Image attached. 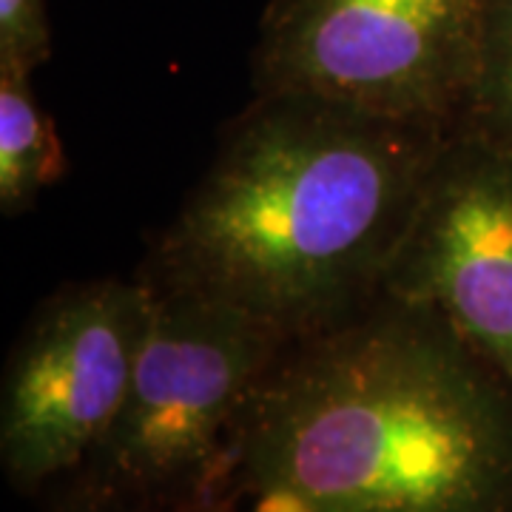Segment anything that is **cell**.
<instances>
[{
  "instance_id": "6da1fadb",
  "label": "cell",
  "mask_w": 512,
  "mask_h": 512,
  "mask_svg": "<svg viewBox=\"0 0 512 512\" xmlns=\"http://www.w3.org/2000/svg\"><path fill=\"white\" fill-rule=\"evenodd\" d=\"M217 487L313 512H512V384L444 313L382 291L285 345Z\"/></svg>"
},
{
  "instance_id": "7a4b0ae2",
  "label": "cell",
  "mask_w": 512,
  "mask_h": 512,
  "mask_svg": "<svg viewBox=\"0 0 512 512\" xmlns=\"http://www.w3.org/2000/svg\"><path fill=\"white\" fill-rule=\"evenodd\" d=\"M453 131L296 94H256L146 279L251 313L285 339L328 328L384 276Z\"/></svg>"
},
{
  "instance_id": "3957f363",
  "label": "cell",
  "mask_w": 512,
  "mask_h": 512,
  "mask_svg": "<svg viewBox=\"0 0 512 512\" xmlns=\"http://www.w3.org/2000/svg\"><path fill=\"white\" fill-rule=\"evenodd\" d=\"M151 291L123 407L86 464L89 495L174 498L217 487L245 404L291 342L217 299Z\"/></svg>"
},
{
  "instance_id": "277c9868",
  "label": "cell",
  "mask_w": 512,
  "mask_h": 512,
  "mask_svg": "<svg viewBox=\"0 0 512 512\" xmlns=\"http://www.w3.org/2000/svg\"><path fill=\"white\" fill-rule=\"evenodd\" d=\"M487 12L490 0H271L254 89L456 131Z\"/></svg>"
},
{
  "instance_id": "5b68a950",
  "label": "cell",
  "mask_w": 512,
  "mask_h": 512,
  "mask_svg": "<svg viewBox=\"0 0 512 512\" xmlns=\"http://www.w3.org/2000/svg\"><path fill=\"white\" fill-rule=\"evenodd\" d=\"M151 302L148 279H97L46 299L20 333L0 399V461L18 490L89 464L123 407Z\"/></svg>"
},
{
  "instance_id": "8992f818",
  "label": "cell",
  "mask_w": 512,
  "mask_h": 512,
  "mask_svg": "<svg viewBox=\"0 0 512 512\" xmlns=\"http://www.w3.org/2000/svg\"><path fill=\"white\" fill-rule=\"evenodd\" d=\"M382 291L444 313L512 384V154L450 134Z\"/></svg>"
},
{
  "instance_id": "52a82bcc",
  "label": "cell",
  "mask_w": 512,
  "mask_h": 512,
  "mask_svg": "<svg viewBox=\"0 0 512 512\" xmlns=\"http://www.w3.org/2000/svg\"><path fill=\"white\" fill-rule=\"evenodd\" d=\"M55 123L32 92V74L0 69V208L26 211L63 174Z\"/></svg>"
},
{
  "instance_id": "ba28073f",
  "label": "cell",
  "mask_w": 512,
  "mask_h": 512,
  "mask_svg": "<svg viewBox=\"0 0 512 512\" xmlns=\"http://www.w3.org/2000/svg\"><path fill=\"white\" fill-rule=\"evenodd\" d=\"M458 128L512 154V0H490L476 83Z\"/></svg>"
},
{
  "instance_id": "9c48e42d",
  "label": "cell",
  "mask_w": 512,
  "mask_h": 512,
  "mask_svg": "<svg viewBox=\"0 0 512 512\" xmlns=\"http://www.w3.org/2000/svg\"><path fill=\"white\" fill-rule=\"evenodd\" d=\"M52 55L46 0H0V69L35 74Z\"/></svg>"
},
{
  "instance_id": "30bf717a",
  "label": "cell",
  "mask_w": 512,
  "mask_h": 512,
  "mask_svg": "<svg viewBox=\"0 0 512 512\" xmlns=\"http://www.w3.org/2000/svg\"><path fill=\"white\" fill-rule=\"evenodd\" d=\"M72 512H237L234 495L222 487H208L200 493L174 498H111V495H83Z\"/></svg>"
},
{
  "instance_id": "8fae6325",
  "label": "cell",
  "mask_w": 512,
  "mask_h": 512,
  "mask_svg": "<svg viewBox=\"0 0 512 512\" xmlns=\"http://www.w3.org/2000/svg\"><path fill=\"white\" fill-rule=\"evenodd\" d=\"M251 498H254L251 512H313V507L302 495L291 493V490H279V487L251 493Z\"/></svg>"
}]
</instances>
